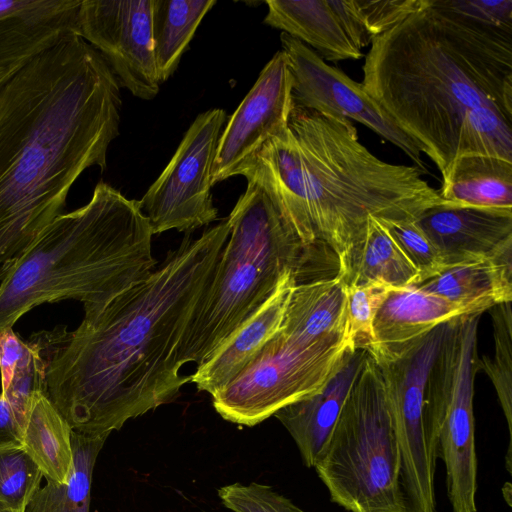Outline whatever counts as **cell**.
Wrapping results in <instances>:
<instances>
[{"label": "cell", "mask_w": 512, "mask_h": 512, "mask_svg": "<svg viewBox=\"0 0 512 512\" xmlns=\"http://www.w3.org/2000/svg\"><path fill=\"white\" fill-rule=\"evenodd\" d=\"M21 434L19 424L0 394V448L11 444H21Z\"/></svg>", "instance_id": "8d00e7d4"}, {"label": "cell", "mask_w": 512, "mask_h": 512, "mask_svg": "<svg viewBox=\"0 0 512 512\" xmlns=\"http://www.w3.org/2000/svg\"><path fill=\"white\" fill-rule=\"evenodd\" d=\"M354 3L361 23L373 40L409 15L427 7L430 0H354Z\"/></svg>", "instance_id": "d6a6232c"}, {"label": "cell", "mask_w": 512, "mask_h": 512, "mask_svg": "<svg viewBox=\"0 0 512 512\" xmlns=\"http://www.w3.org/2000/svg\"><path fill=\"white\" fill-rule=\"evenodd\" d=\"M305 257L325 245L344 282L369 224L415 221L445 202L416 166L376 157L358 139L353 122L293 105L288 128L259 158Z\"/></svg>", "instance_id": "277c9868"}, {"label": "cell", "mask_w": 512, "mask_h": 512, "mask_svg": "<svg viewBox=\"0 0 512 512\" xmlns=\"http://www.w3.org/2000/svg\"><path fill=\"white\" fill-rule=\"evenodd\" d=\"M366 355L364 349L349 351L338 371L320 391L274 414L293 438L306 467L315 466Z\"/></svg>", "instance_id": "ac0fdd59"}, {"label": "cell", "mask_w": 512, "mask_h": 512, "mask_svg": "<svg viewBox=\"0 0 512 512\" xmlns=\"http://www.w3.org/2000/svg\"><path fill=\"white\" fill-rule=\"evenodd\" d=\"M266 5L265 24L314 48L323 60L338 62L363 56L350 41L333 0H268Z\"/></svg>", "instance_id": "44dd1931"}, {"label": "cell", "mask_w": 512, "mask_h": 512, "mask_svg": "<svg viewBox=\"0 0 512 512\" xmlns=\"http://www.w3.org/2000/svg\"><path fill=\"white\" fill-rule=\"evenodd\" d=\"M416 224L441 254L444 267L489 258L512 244V210L443 202Z\"/></svg>", "instance_id": "2e32d148"}, {"label": "cell", "mask_w": 512, "mask_h": 512, "mask_svg": "<svg viewBox=\"0 0 512 512\" xmlns=\"http://www.w3.org/2000/svg\"><path fill=\"white\" fill-rule=\"evenodd\" d=\"M139 200L100 181L84 206L56 217L0 282V332L31 309L66 299L84 315L145 280L157 265Z\"/></svg>", "instance_id": "5b68a950"}, {"label": "cell", "mask_w": 512, "mask_h": 512, "mask_svg": "<svg viewBox=\"0 0 512 512\" xmlns=\"http://www.w3.org/2000/svg\"><path fill=\"white\" fill-rule=\"evenodd\" d=\"M413 286L474 313L512 302V244L489 258L444 267Z\"/></svg>", "instance_id": "ffe728a7"}, {"label": "cell", "mask_w": 512, "mask_h": 512, "mask_svg": "<svg viewBox=\"0 0 512 512\" xmlns=\"http://www.w3.org/2000/svg\"><path fill=\"white\" fill-rule=\"evenodd\" d=\"M419 272L388 229L372 219L356 261L345 279L348 285L378 283L401 290L418 282Z\"/></svg>", "instance_id": "484cf974"}, {"label": "cell", "mask_w": 512, "mask_h": 512, "mask_svg": "<svg viewBox=\"0 0 512 512\" xmlns=\"http://www.w3.org/2000/svg\"><path fill=\"white\" fill-rule=\"evenodd\" d=\"M153 0H81L78 35L107 62L120 85L151 100L159 92L152 40Z\"/></svg>", "instance_id": "4fadbf2b"}, {"label": "cell", "mask_w": 512, "mask_h": 512, "mask_svg": "<svg viewBox=\"0 0 512 512\" xmlns=\"http://www.w3.org/2000/svg\"><path fill=\"white\" fill-rule=\"evenodd\" d=\"M120 83L71 34L0 87V282L119 135Z\"/></svg>", "instance_id": "3957f363"}, {"label": "cell", "mask_w": 512, "mask_h": 512, "mask_svg": "<svg viewBox=\"0 0 512 512\" xmlns=\"http://www.w3.org/2000/svg\"><path fill=\"white\" fill-rule=\"evenodd\" d=\"M215 0H153L152 40L159 83L175 72Z\"/></svg>", "instance_id": "d4e9b609"}, {"label": "cell", "mask_w": 512, "mask_h": 512, "mask_svg": "<svg viewBox=\"0 0 512 512\" xmlns=\"http://www.w3.org/2000/svg\"><path fill=\"white\" fill-rule=\"evenodd\" d=\"M281 329L311 342L330 337L348 338L345 283L337 275L296 283Z\"/></svg>", "instance_id": "7402d4cb"}, {"label": "cell", "mask_w": 512, "mask_h": 512, "mask_svg": "<svg viewBox=\"0 0 512 512\" xmlns=\"http://www.w3.org/2000/svg\"><path fill=\"white\" fill-rule=\"evenodd\" d=\"M353 349L345 336L310 342L280 327L256 358L212 395L213 407L229 422L255 426L320 391Z\"/></svg>", "instance_id": "9c48e42d"}, {"label": "cell", "mask_w": 512, "mask_h": 512, "mask_svg": "<svg viewBox=\"0 0 512 512\" xmlns=\"http://www.w3.org/2000/svg\"><path fill=\"white\" fill-rule=\"evenodd\" d=\"M362 70L442 179L467 154L512 162V24L430 0L372 40Z\"/></svg>", "instance_id": "7a4b0ae2"}, {"label": "cell", "mask_w": 512, "mask_h": 512, "mask_svg": "<svg viewBox=\"0 0 512 512\" xmlns=\"http://www.w3.org/2000/svg\"><path fill=\"white\" fill-rule=\"evenodd\" d=\"M81 0H0V87L35 57L78 34Z\"/></svg>", "instance_id": "9a60e30c"}, {"label": "cell", "mask_w": 512, "mask_h": 512, "mask_svg": "<svg viewBox=\"0 0 512 512\" xmlns=\"http://www.w3.org/2000/svg\"><path fill=\"white\" fill-rule=\"evenodd\" d=\"M447 202L512 210V162L483 154L459 157L438 190Z\"/></svg>", "instance_id": "603a6c76"}, {"label": "cell", "mask_w": 512, "mask_h": 512, "mask_svg": "<svg viewBox=\"0 0 512 512\" xmlns=\"http://www.w3.org/2000/svg\"><path fill=\"white\" fill-rule=\"evenodd\" d=\"M222 504L233 512H304L272 487L252 482L233 483L218 489Z\"/></svg>", "instance_id": "4dcf8cb0"}, {"label": "cell", "mask_w": 512, "mask_h": 512, "mask_svg": "<svg viewBox=\"0 0 512 512\" xmlns=\"http://www.w3.org/2000/svg\"><path fill=\"white\" fill-rule=\"evenodd\" d=\"M481 315H463L448 322L425 385V423L437 456L444 462L452 512H477L473 397L480 370L477 337Z\"/></svg>", "instance_id": "ba28073f"}, {"label": "cell", "mask_w": 512, "mask_h": 512, "mask_svg": "<svg viewBox=\"0 0 512 512\" xmlns=\"http://www.w3.org/2000/svg\"><path fill=\"white\" fill-rule=\"evenodd\" d=\"M493 326L494 353L493 357L480 358V370L490 378L501 408L503 410L509 444L505 457L506 468L511 474V443H512V307L505 302L490 310Z\"/></svg>", "instance_id": "4316f807"}, {"label": "cell", "mask_w": 512, "mask_h": 512, "mask_svg": "<svg viewBox=\"0 0 512 512\" xmlns=\"http://www.w3.org/2000/svg\"><path fill=\"white\" fill-rule=\"evenodd\" d=\"M314 468L331 501L349 512H406L399 447L368 352Z\"/></svg>", "instance_id": "52a82bcc"}, {"label": "cell", "mask_w": 512, "mask_h": 512, "mask_svg": "<svg viewBox=\"0 0 512 512\" xmlns=\"http://www.w3.org/2000/svg\"><path fill=\"white\" fill-rule=\"evenodd\" d=\"M229 232L226 218L196 239L185 234L145 280L72 332L60 325L34 333L44 394L72 431L110 435L191 382L180 373L179 347Z\"/></svg>", "instance_id": "6da1fadb"}, {"label": "cell", "mask_w": 512, "mask_h": 512, "mask_svg": "<svg viewBox=\"0 0 512 512\" xmlns=\"http://www.w3.org/2000/svg\"><path fill=\"white\" fill-rule=\"evenodd\" d=\"M384 226L417 268L419 272L418 282L435 275L444 268L440 252L415 221L398 222Z\"/></svg>", "instance_id": "1f68e13d"}, {"label": "cell", "mask_w": 512, "mask_h": 512, "mask_svg": "<svg viewBox=\"0 0 512 512\" xmlns=\"http://www.w3.org/2000/svg\"><path fill=\"white\" fill-rule=\"evenodd\" d=\"M292 76L293 105L359 122L402 150L426 173L421 150L362 83L327 64L313 49L286 33L280 35Z\"/></svg>", "instance_id": "7c38bea8"}, {"label": "cell", "mask_w": 512, "mask_h": 512, "mask_svg": "<svg viewBox=\"0 0 512 512\" xmlns=\"http://www.w3.org/2000/svg\"><path fill=\"white\" fill-rule=\"evenodd\" d=\"M226 118L219 108L199 114L168 165L139 201L153 235L172 229L191 234L217 219L212 177Z\"/></svg>", "instance_id": "8fae6325"}, {"label": "cell", "mask_w": 512, "mask_h": 512, "mask_svg": "<svg viewBox=\"0 0 512 512\" xmlns=\"http://www.w3.org/2000/svg\"><path fill=\"white\" fill-rule=\"evenodd\" d=\"M296 272L287 271L261 307L191 375L199 391L211 396L232 382L280 329Z\"/></svg>", "instance_id": "e0dca14e"}, {"label": "cell", "mask_w": 512, "mask_h": 512, "mask_svg": "<svg viewBox=\"0 0 512 512\" xmlns=\"http://www.w3.org/2000/svg\"><path fill=\"white\" fill-rule=\"evenodd\" d=\"M391 289L378 283L346 286L348 338L355 349L373 344V321Z\"/></svg>", "instance_id": "f546056e"}, {"label": "cell", "mask_w": 512, "mask_h": 512, "mask_svg": "<svg viewBox=\"0 0 512 512\" xmlns=\"http://www.w3.org/2000/svg\"><path fill=\"white\" fill-rule=\"evenodd\" d=\"M448 322L397 349L368 353L381 374L399 447L406 512H436L438 456L425 423L424 394L427 375Z\"/></svg>", "instance_id": "30bf717a"}, {"label": "cell", "mask_w": 512, "mask_h": 512, "mask_svg": "<svg viewBox=\"0 0 512 512\" xmlns=\"http://www.w3.org/2000/svg\"><path fill=\"white\" fill-rule=\"evenodd\" d=\"M0 512H18V511H12V510H1V509H0Z\"/></svg>", "instance_id": "74e56055"}, {"label": "cell", "mask_w": 512, "mask_h": 512, "mask_svg": "<svg viewBox=\"0 0 512 512\" xmlns=\"http://www.w3.org/2000/svg\"><path fill=\"white\" fill-rule=\"evenodd\" d=\"M247 189L228 219L230 232L181 341V366L206 362L269 298L305 252L258 159L244 175Z\"/></svg>", "instance_id": "8992f818"}, {"label": "cell", "mask_w": 512, "mask_h": 512, "mask_svg": "<svg viewBox=\"0 0 512 512\" xmlns=\"http://www.w3.org/2000/svg\"><path fill=\"white\" fill-rule=\"evenodd\" d=\"M43 474L22 444L0 448V509L26 512Z\"/></svg>", "instance_id": "83f0119b"}, {"label": "cell", "mask_w": 512, "mask_h": 512, "mask_svg": "<svg viewBox=\"0 0 512 512\" xmlns=\"http://www.w3.org/2000/svg\"><path fill=\"white\" fill-rule=\"evenodd\" d=\"M72 429L42 392L34 393L22 427L21 444L47 482L63 486L72 465Z\"/></svg>", "instance_id": "cb8c5ba5"}, {"label": "cell", "mask_w": 512, "mask_h": 512, "mask_svg": "<svg viewBox=\"0 0 512 512\" xmlns=\"http://www.w3.org/2000/svg\"><path fill=\"white\" fill-rule=\"evenodd\" d=\"M448 3L478 19L512 24V0H448Z\"/></svg>", "instance_id": "836d02e7"}, {"label": "cell", "mask_w": 512, "mask_h": 512, "mask_svg": "<svg viewBox=\"0 0 512 512\" xmlns=\"http://www.w3.org/2000/svg\"><path fill=\"white\" fill-rule=\"evenodd\" d=\"M109 435H87L72 431V465L62 493L69 512H89L93 469Z\"/></svg>", "instance_id": "f1b7e54d"}, {"label": "cell", "mask_w": 512, "mask_h": 512, "mask_svg": "<svg viewBox=\"0 0 512 512\" xmlns=\"http://www.w3.org/2000/svg\"><path fill=\"white\" fill-rule=\"evenodd\" d=\"M292 107V76L287 56L280 50L264 66L221 133L213 185L244 176L257 163L265 145L288 128Z\"/></svg>", "instance_id": "5bb4252c"}, {"label": "cell", "mask_w": 512, "mask_h": 512, "mask_svg": "<svg viewBox=\"0 0 512 512\" xmlns=\"http://www.w3.org/2000/svg\"><path fill=\"white\" fill-rule=\"evenodd\" d=\"M470 309L415 286L391 290L373 321V344L368 353L406 345Z\"/></svg>", "instance_id": "d6986e66"}, {"label": "cell", "mask_w": 512, "mask_h": 512, "mask_svg": "<svg viewBox=\"0 0 512 512\" xmlns=\"http://www.w3.org/2000/svg\"><path fill=\"white\" fill-rule=\"evenodd\" d=\"M26 342L12 328L0 332V375L2 391L6 390L13 378L15 368L25 350Z\"/></svg>", "instance_id": "e575fe53"}, {"label": "cell", "mask_w": 512, "mask_h": 512, "mask_svg": "<svg viewBox=\"0 0 512 512\" xmlns=\"http://www.w3.org/2000/svg\"><path fill=\"white\" fill-rule=\"evenodd\" d=\"M26 512H69L62 493V486L47 482L29 503Z\"/></svg>", "instance_id": "d590c367"}]
</instances>
